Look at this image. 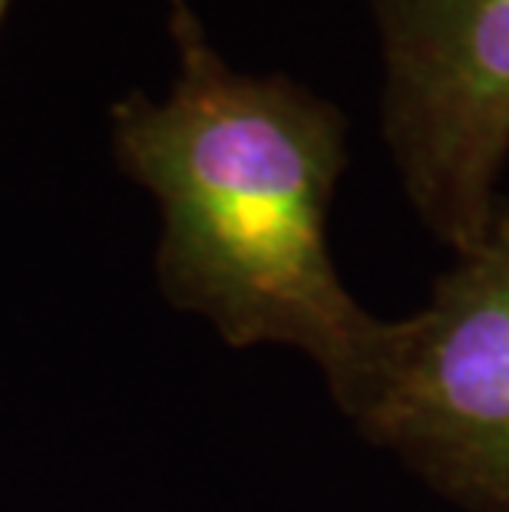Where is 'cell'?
I'll use <instances>...</instances> for the list:
<instances>
[{
    "instance_id": "1",
    "label": "cell",
    "mask_w": 509,
    "mask_h": 512,
    "mask_svg": "<svg viewBox=\"0 0 509 512\" xmlns=\"http://www.w3.org/2000/svg\"><path fill=\"white\" fill-rule=\"evenodd\" d=\"M169 30L179 50L169 96L129 93L113 106L119 166L162 209L159 288L232 347L305 351L351 417L387 321L351 298L328 248L348 119L288 76L232 70L189 0H169Z\"/></svg>"
},
{
    "instance_id": "2",
    "label": "cell",
    "mask_w": 509,
    "mask_h": 512,
    "mask_svg": "<svg viewBox=\"0 0 509 512\" xmlns=\"http://www.w3.org/2000/svg\"><path fill=\"white\" fill-rule=\"evenodd\" d=\"M351 420L470 512H509V202L433 298L387 321Z\"/></svg>"
},
{
    "instance_id": "3",
    "label": "cell",
    "mask_w": 509,
    "mask_h": 512,
    "mask_svg": "<svg viewBox=\"0 0 509 512\" xmlns=\"http://www.w3.org/2000/svg\"><path fill=\"white\" fill-rule=\"evenodd\" d=\"M384 136L410 205L463 255L486 235L509 159V0H371Z\"/></svg>"
},
{
    "instance_id": "4",
    "label": "cell",
    "mask_w": 509,
    "mask_h": 512,
    "mask_svg": "<svg viewBox=\"0 0 509 512\" xmlns=\"http://www.w3.org/2000/svg\"><path fill=\"white\" fill-rule=\"evenodd\" d=\"M7 7H10V0H0V24H4V17H7Z\"/></svg>"
}]
</instances>
